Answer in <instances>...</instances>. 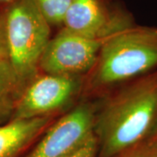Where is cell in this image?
<instances>
[{
  "instance_id": "5",
  "label": "cell",
  "mask_w": 157,
  "mask_h": 157,
  "mask_svg": "<svg viewBox=\"0 0 157 157\" xmlns=\"http://www.w3.org/2000/svg\"><path fill=\"white\" fill-rule=\"evenodd\" d=\"M97 106L86 101L51 125L24 157H70L94 135Z\"/></svg>"
},
{
  "instance_id": "2",
  "label": "cell",
  "mask_w": 157,
  "mask_h": 157,
  "mask_svg": "<svg viewBox=\"0 0 157 157\" xmlns=\"http://www.w3.org/2000/svg\"><path fill=\"white\" fill-rule=\"evenodd\" d=\"M155 69L157 28L135 24L104 41L95 65L84 77L82 94H107Z\"/></svg>"
},
{
  "instance_id": "10",
  "label": "cell",
  "mask_w": 157,
  "mask_h": 157,
  "mask_svg": "<svg viewBox=\"0 0 157 157\" xmlns=\"http://www.w3.org/2000/svg\"><path fill=\"white\" fill-rule=\"evenodd\" d=\"M51 25H62L71 0H36Z\"/></svg>"
},
{
  "instance_id": "13",
  "label": "cell",
  "mask_w": 157,
  "mask_h": 157,
  "mask_svg": "<svg viewBox=\"0 0 157 157\" xmlns=\"http://www.w3.org/2000/svg\"><path fill=\"white\" fill-rule=\"evenodd\" d=\"M0 59L9 60V50L7 44L6 25L2 14H0Z\"/></svg>"
},
{
  "instance_id": "12",
  "label": "cell",
  "mask_w": 157,
  "mask_h": 157,
  "mask_svg": "<svg viewBox=\"0 0 157 157\" xmlns=\"http://www.w3.org/2000/svg\"><path fill=\"white\" fill-rule=\"evenodd\" d=\"M98 144L95 135H94L86 144L81 147L78 151H76L70 157H97Z\"/></svg>"
},
{
  "instance_id": "14",
  "label": "cell",
  "mask_w": 157,
  "mask_h": 157,
  "mask_svg": "<svg viewBox=\"0 0 157 157\" xmlns=\"http://www.w3.org/2000/svg\"><path fill=\"white\" fill-rule=\"evenodd\" d=\"M14 104L0 99V125L6 123L11 119Z\"/></svg>"
},
{
  "instance_id": "3",
  "label": "cell",
  "mask_w": 157,
  "mask_h": 157,
  "mask_svg": "<svg viewBox=\"0 0 157 157\" xmlns=\"http://www.w3.org/2000/svg\"><path fill=\"white\" fill-rule=\"evenodd\" d=\"M2 15L6 25L9 61L23 93L40 73L39 63L52 39V25L36 0H11Z\"/></svg>"
},
{
  "instance_id": "6",
  "label": "cell",
  "mask_w": 157,
  "mask_h": 157,
  "mask_svg": "<svg viewBox=\"0 0 157 157\" xmlns=\"http://www.w3.org/2000/svg\"><path fill=\"white\" fill-rule=\"evenodd\" d=\"M105 40L87 38L62 27L46 46L40 59L39 72L85 77L95 65Z\"/></svg>"
},
{
  "instance_id": "9",
  "label": "cell",
  "mask_w": 157,
  "mask_h": 157,
  "mask_svg": "<svg viewBox=\"0 0 157 157\" xmlns=\"http://www.w3.org/2000/svg\"><path fill=\"white\" fill-rule=\"evenodd\" d=\"M22 94L14 68L8 59H0V99L15 103Z\"/></svg>"
},
{
  "instance_id": "15",
  "label": "cell",
  "mask_w": 157,
  "mask_h": 157,
  "mask_svg": "<svg viewBox=\"0 0 157 157\" xmlns=\"http://www.w3.org/2000/svg\"><path fill=\"white\" fill-rule=\"evenodd\" d=\"M152 137L155 138V140H157V124L156 126H155V131H154V134L152 135Z\"/></svg>"
},
{
  "instance_id": "7",
  "label": "cell",
  "mask_w": 157,
  "mask_h": 157,
  "mask_svg": "<svg viewBox=\"0 0 157 157\" xmlns=\"http://www.w3.org/2000/svg\"><path fill=\"white\" fill-rule=\"evenodd\" d=\"M135 25L132 16L107 0H71L62 27L93 39H107Z\"/></svg>"
},
{
  "instance_id": "1",
  "label": "cell",
  "mask_w": 157,
  "mask_h": 157,
  "mask_svg": "<svg viewBox=\"0 0 157 157\" xmlns=\"http://www.w3.org/2000/svg\"><path fill=\"white\" fill-rule=\"evenodd\" d=\"M97 107V157H117L152 137L157 124V69L121 85Z\"/></svg>"
},
{
  "instance_id": "11",
  "label": "cell",
  "mask_w": 157,
  "mask_h": 157,
  "mask_svg": "<svg viewBox=\"0 0 157 157\" xmlns=\"http://www.w3.org/2000/svg\"><path fill=\"white\" fill-rule=\"evenodd\" d=\"M117 157H157V140L150 137Z\"/></svg>"
},
{
  "instance_id": "4",
  "label": "cell",
  "mask_w": 157,
  "mask_h": 157,
  "mask_svg": "<svg viewBox=\"0 0 157 157\" xmlns=\"http://www.w3.org/2000/svg\"><path fill=\"white\" fill-rule=\"evenodd\" d=\"M83 83L84 77L39 73L14 103L11 119L57 116L82 94Z\"/></svg>"
},
{
  "instance_id": "8",
  "label": "cell",
  "mask_w": 157,
  "mask_h": 157,
  "mask_svg": "<svg viewBox=\"0 0 157 157\" xmlns=\"http://www.w3.org/2000/svg\"><path fill=\"white\" fill-rule=\"evenodd\" d=\"M56 116L11 119L0 125V157H24Z\"/></svg>"
},
{
  "instance_id": "16",
  "label": "cell",
  "mask_w": 157,
  "mask_h": 157,
  "mask_svg": "<svg viewBox=\"0 0 157 157\" xmlns=\"http://www.w3.org/2000/svg\"><path fill=\"white\" fill-rule=\"evenodd\" d=\"M11 0H0V5L1 4H4V3H6V4H8L9 2H11Z\"/></svg>"
}]
</instances>
